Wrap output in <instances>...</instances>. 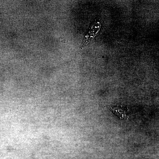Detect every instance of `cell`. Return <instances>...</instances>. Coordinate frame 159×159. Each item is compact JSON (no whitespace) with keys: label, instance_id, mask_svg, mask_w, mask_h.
Returning a JSON list of instances; mask_svg holds the SVG:
<instances>
[{"label":"cell","instance_id":"obj_1","mask_svg":"<svg viewBox=\"0 0 159 159\" xmlns=\"http://www.w3.org/2000/svg\"><path fill=\"white\" fill-rule=\"evenodd\" d=\"M110 109L115 115L120 117V119L127 118V116L123 109L115 107L112 108L110 107Z\"/></svg>","mask_w":159,"mask_h":159}]
</instances>
